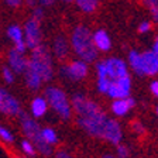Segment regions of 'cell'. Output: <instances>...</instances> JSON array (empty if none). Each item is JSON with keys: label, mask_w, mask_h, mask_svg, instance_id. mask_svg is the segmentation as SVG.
Instances as JSON below:
<instances>
[{"label": "cell", "mask_w": 158, "mask_h": 158, "mask_svg": "<svg viewBox=\"0 0 158 158\" xmlns=\"http://www.w3.org/2000/svg\"><path fill=\"white\" fill-rule=\"evenodd\" d=\"M41 21L35 20L34 17H30L24 23V43L27 45V49H31L38 47L41 44V38H43V33H41Z\"/></svg>", "instance_id": "obj_8"}, {"label": "cell", "mask_w": 158, "mask_h": 158, "mask_svg": "<svg viewBox=\"0 0 158 158\" xmlns=\"http://www.w3.org/2000/svg\"><path fill=\"white\" fill-rule=\"evenodd\" d=\"M157 117H158V106H157Z\"/></svg>", "instance_id": "obj_42"}, {"label": "cell", "mask_w": 158, "mask_h": 158, "mask_svg": "<svg viewBox=\"0 0 158 158\" xmlns=\"http://www.w3.org/2000/svg\"><path fill=\"white\" fill-rule=\"evenodd\" d=\"M141 3L148 9L152 21L158 23V0H141Z\"/></svg>", "instance_id": "obj_24"}, {"label": "cell", "mask_w": 158, "mask_h": 158, "mask_svg": "<svg viewBox=\"0 0 158 158\" xmlns=\"http://www.w3.org/2000/svg\"><path fill=\"white\" fill-rule=\"evenodd\" d=\"M127 65L128 68L131 69L133 72L138 76H144L143 72V58H141V52H138L135 49H131L127 55Z\"/></svg>", "instance_id": "obj_20"}, {"label": "cell", "mask_w": 158, "mask_h": 158, "mask_svg": "<svg viewBox=\"0 0 158 158\" xmlns=\"http://www.w3.org/2000/svg\"><path fill=\"white\" fill-rule=\"evenodd\" d=\"M71 106H72V112H75V114L78 117H83V118L95 117V116L103 113V110L100 109V106L98 103L90 100L82 93H76V95L72 96Z\"/></svg>", "instance_id": "obj_5"}, {"label": "cell", "mask_w": 158, "mask_h": 158, "mask_svg": "<svg viewBox=\"0 0 158 158\" xmlns=\"http://www.w3.org/2000/svg\"><path fill=\"white\" fill-rule=\"evenodd\" d=\"M131 130L135 133V134H138V135H141V134H144V133H145L144 124H143L141 122H138V120H135V122L131 123Z\"/></svg>", "instance_id": "obj_31"}, {"label": "cell", "mask_w": 158, "mask_h": 158, "mask_svg": "<svg viewBox=\"0 0 158 158\" xmlns=\"http://www.w3.org/2000/svg\"><path fill=\"white\" fill-rule=\"evenodd\" d=\"M48 109H49V106L44 96H35L31 100V105H30L31 116L34 118H40V117H43V116H45V113L48 112Z\"/></svg>", "instance_id": "obj_19"}, {"label": "cell", "mask_w": 158, "mask_h": 158, "mask_svg": "<svg viewBox=\"0 0 158 158\" xmlns=\"http://www.w3.org/2000/svg\"><path fill=\"white\" fill-rule=\"evenodd\" d=\"M141 58H143V72L144 76H155L158 75V56L150 51L141 52Z\"/></svg>", "instance_id": "obj_17"}, {"label": "cell", "mask_w": 158, "mask_h": 158, "mask_svg": "<svg viewBox=\"0 0 158 158\" xmlns=\"http://www.w3.org/2000/svg\"><path fill=\"white\" fill-rule=\"evenodd\" d=\"M55 2L56 0H38V4L41 7H49V6H52Z\"/></svg>", "instance_id": "obj_35"}, {"label": "cell", "mask_w": 158, "mask_h": 158, "mask_svg": "<svg viewBox=\"0 0 158 158\" xmlns=\"http://www.w3.org/2000/svg\"><path fill=\"white\" fill-rule=\"evenodd\" d=\"M44 98L47 99V103L54 112L58 114L62 120H69L72 116V106L69 102L66 93L58 86H48L44 90Z\"/></svg>", "instance_id": "obj_4"}, {"label": "cell", "mask_w": 158, "mask_h": 158, "mask_svg": "<svg viewBox=\"0 0 158 158\" xmlns=\"http://www.w3.org/2000/svg\"><path fill=\"white\" fill-rule=\"evenodd\" d=\"M0 140L4 143H9V144L14 143V134L3 124H0Z\"/></svg>", "instance_id": "obj_26"}, {"label": "cell", "mask_w": 158, "mask_h": 158, "mask_svg": "<svg viewBox=\"0 0 158 158\" xmlns=\"http://www.w3.org/2000/svg\"><path fill=\"white\" fill-rule=\"evenodd\" d=\"M7 38L13 43L14 48L20 52H27V45L24 43V33L23 28L19 26V24H11V26L7 27Z\"/></svg>", "instance_id": "obj_15"}, {"label": "cell", "mask_w": 158, "mask_h": 158, "mask_svg": "<svg viewBox=\"0 0 158 158\" xmlns=\"http://www.w3.org/2000/svg\"><path fill=\"white\" fill-rule=\"evenodd\" d=\"M130 92H131V76L126 75V76H122V78H117L114 81H112L106 95L114 100V99L128 98Z\"/></svg>", "instance_id": "obj_9"}, {"label": "cell", "mask_w": 158, "mask_h": 158, "mask_svg": "<svg viewBox=\"0 0 158 158\" xmlns=\"http://www.w3.org/2000/svg\"><path fill=\"white\" fill-rule=\"evenodd\" d=\"M43 138H44V141H45L48 145H51V147L55 145L56 143L59 141L58 134H56V131L52 127H44L43 128Z\"/></svg>", "instance_id": "obj_23"}, {"label": "cell", "mask_w": 158, "mask_h": 158, "mask_svg": "<svg viewBox=\"0 0 158 158\" xmlns=\"http://www.w3.org/2000/svg\"><path fill=\"white\" fill-rule=\"evenodd\" d=\"M93 44H95L96 49L99 52H107L112 49V38L109 35V33L103 28H99L92 33Z\"/></svg>", "instance_id": "obj_18"}, {"label": "cell", "mask_w": 158, "mask_h": 158, "mask_svg": "<svg viewBox=\"0 0 158 158\" xmlns=\"http://www.w3.org/2000/svg\"><path fill=\"white\" fill-rule=\"evenodd\" d=\"M24 81H26V85L28 89H31V90H38L40 88H41V85H43V79H41V76L38 75V73H35L33 71V69L27 68L26 71H24Z\"/></svg>", "instance_id": "obj_21"}, {"label": "cell", "mask_w": 158, "mask_h": 158, "mask_svg": "<svg viewBox=\"0 0 158 158\" xmlns=\"http://www.w3.org/2000/svg\"><path fill=\"white\" fill-rule=\"evenodd\" d=\"M4 3L9 7H11V9H17V7H20L24 3V0H4Z\"/></svg>", "instance_id": "obj_33"}, {"label": "cell", "mask_w": 158, "mask_h": 158, "mask_svg": "<svg viewBox=\"0 0 158 158\" xmlns=\"http://www.w3.org/2000/svg\"><path fill=\"white\" fill-rule=\"evenodd\" d=\"M2 76H3V79H4V82L6 83H13L14 79H16V73H14L13 69H10L9 66L3 68V71H2Z\"/></svg>", "instance_id": "obj_28"}, {"label": "cell", "mask_w": 158, "mask_h": 158, "mask_svg": "<svg viewBox=\"0 0 158 158\" xmlns=\"http://www.w3.org/2000/svg\"><path fill=\"white\" fill-rule=\"evenodd\" d=\"M116 155H117V158H128V155H130L128 147L123 144L116 145Z\"/></svg>", "instance_id": "obj_29"}, {"label": "cell", "mask_w": 158, "mask_h": 158, "mask_svg": "<svg viewBox=\"0 0 158 158\" xmlns=\"http://www.w3.org/2000/svg\"><path fill=\"white\" fill-rule=\"evenodd\" d=\"M103 158H117V157H114V155H105Z\"/></svg>", "instance_id": "obj_39"}, {"label": "cell", "mask_w": 158, "mask_h": 158, "mask_svg": "<svg viewBox=\"0 0 158 158\" xmlns=\"http://www.w3.org/2000/svg\"><path fill=\"white\" fill-rule=\"evenodd\" d=\"M24 3H26L31 10H33L34 7L40 6V4H38V0H24Z\"/></svg>", "instance_id": "obj_36"}, {"label": "cell", "mask_w": 158, "mask_h": 158, "mask_svg": "<svg viewBox=\"0 0 158 158\" xmlns=\"http://www.w3.org/2000/svg\"><path fill=\"white\" fill-rule=\"evenodd\" d=\"M69 44H71V49L79 59H82L88 64L96 61L99 51L93 44L92 31L89 30V27L83 26V24L76 26L71 33Z\"/></svg>", "instance_id": "obj_1"}, {"label": "cell", "mask_w": 158, "mask_h": 158, "mask_svg": "<svg viewBox=\"0 0 158 158\" xmlns=\"http://www.w3.org/2000/svg\"><path fill=\"white\" fill-rule=\"evenodd\" d=\"M151 51L155 54V55L158 56V35L155 37V40H154V43H152V48H151Z\"/></svg>", "instance_id": "obj_38"}, {"label": "cell", "mask_w": 158, "mask_h": 158, "mask_svg": "<svg viewBox=\"0 0 158 158\" xmlns=\"http://www.w3.org/2000/svg\"><path fill=\"white\" fill-rule=\"evenodd\" d=\"M110 82H112V79H109V78H98V82H96L98 92L106 95L109 90V86H110Z\"/></svg>", "instance_id": "obj_27"}, {"label": "cell", "mask_w": 158, "mask_h": 158, "mask_svg": "<svg viewBox=\"0 0 158 158\" xmlns=\"http://www.w3.org/2000/svg\"><path fill=\"white\" fill-rule=\"evenodd\" d=\"M69 51H71L69 40L66 38L65 35H62V34H58L52 41V55H54V58L59 59V61H65L69 55Z\"/></svg>", "instance_id": "obj_14"}, {"label": "cell", "mask_w": 158, "mask_h": 158, "mask_svg": "<svg viewBox=\"0 0 158 158\" xmlns=\"http://www.w3.org/2000/svg\"><path fill=\"white\" fill-rule=\"evenodd\" d=\"M59 73H61L64 78L72 81V82H79V81H83V79L88 76L89 65H88V62H85V61L78 58V59H73V61H71V62L61 66Z\"/></svg>", "instance_id": "obj_6"}, {"label": "cell", "mask_w": 158, "mask_h": 158, "mask_svg": "<svg viewBox=\"0 0 158 158\" xmlns=\"http://www.w3.org/2000/svg\"><path fill=\"white\" fill-rule=\"evenodd\" d=\"M152 28V23L150 20H144L141 23L138 24V33L140 34H145V33H150Z\"/></svg>", "instance_id": "obj_30"}, {"label": "cell", "mask_w": 158, "mask_h": 158, "mask_svg": "<svg viewBox=\"0 0 158 158\" xmlns=\"http://www.w3.org/2000/svg\"><path fill=\"white\" fill-rule=\"evenodd\" d=\"M21 151H23L24 157H28V158L35 157V154H37V150L34 147V144L30 140H27V138H24L23 141H21Z\"/></svg>", "instance_id": "obj_25"}, {"label": "cell", "mask_w": 158, "mask_h": 158, "mask_svg": "<svg viewBox=\"0 0 158 158\" xmlns=\"http://www.w3.org/2000/svg\"><path fill=\"white\" fill-rule=\"evenodd\" d=\"M135 106V100L133 98H123V99H114L110 106L112 113L116 117H124L126 114H128V112Z\"/></svg>", "instance_id": "obj_16"}, {"label": "cell", "mask_w": 158, "mask_h": 158, "mask_svg": "<svg viewBox=\"0 0 158 158\" xmlns=\"http://www.w3.org/2000/svg\"><path fill=\"white\" fill-rule=\"evenodd\" d=\"M103 140L110 143L112 145H118L123 140V130L120 123L116 118H107L103 130Z\"/></svg>", "instance_id": "obj_12"}, {"label": "cell", "mask_w": 158, "mask_h": 158, "mask_svg": "<svg viewBox=\"0 0 158 158\" xmlns=\"http://www.w3.org/2000/svg\"><path fill=\"white\" fill-rule=\"evenodd\" d=\"M27 68L33 69L35 73H38L43 79V82H49L52 81L55 71H54V62H52V54L45 45L40 44L38 47L31 49V54L28 56V65Z\"/></svg>", "instance_id": "obj_2"}, {"label": "cell", "mask_w": 158, "mask_h": 158, "mask_svg": "<svg viewBox=\"0 0 158 158\" xmlns=\"http://www.w3.org/2000/svg\"><path fill=\"white\" fill-rule=\"evenodd\" d=\"M20 124H21V130H23V134L26 135L27 140L34 144L37 152L43 154L44 157H48L51 155L52 150H51V145H48L43 138V128L40 127V124L37 123V120L33 117L31 114H27V113L21 112L20 113Z\"/></svg>", "instance_id": "obj_3"}, {"label": "cell", "mask_w": 158, "mask_h": 158, "mask_svg": "<svg viewBox=\"0 0 158 158\" xmlns=\"http://www.w3.org/2000/svg\"><path fill=\"white\" fill-rule=\"evenodd\" d=\"M150 92L158 99V81H152L150 83Z\"/></svg>", "instance_id": "obj_34"}, {"label": "cell", "mask_w": 158, "mask_h": 158, "mask_svg": "<svg viewBox=\"0 0 158 158\" xmlns=\"http://www.w3.org/2000/svg\"><path fill=\"white\" fill-rule=\"evenodd\" d=\"M7 58H9V68L13 69L14 73H24L28 65V56L26 55V52H20L13 47L7 54Z\"/></svg>", "instance_id": "obj_13"}, {"label": "cell", "mask_w": 158, "mask_h": 158, "mask_svg": "<svg viewBox=\"0 0 158 158\" xmlns=\"http://www.w3.org/2000/svg\"><path fill=\"white\" fill-rule=\"evenodd\" d=\"M0 112L6 116H20L23 112L20 102L14 98L11 93H9L6 89H0Z\"/></svg>", "instance_id": "obj_10"}, {"label": "cell", "mask_w": 158, "mask_h": 158, "mask_svg": "<svg viewBox=\"0 0 158 158\" xmlns=\"http://www.w3.org/2000/svg\"><path fill=\"white\" fill-rule=\"evenodd\" d=\"M55 158H73L72 155H69L66 151H58L55 154Z\"/></svg>", "instance_id": "obj_37"}, {"label": "cell", "mask_w": 158, "mask_h": 158, "mask_svg": "<svg viewBox=\"0 0 158 158\" xmlns=\"http://www.w3.org/2000/svg\"><path fill=\"white\" fill-rule=\"evenodd\" d=\"M31 11H33L31 17H34V19L38 20V21H41V20H43V17H44V7L37 6V7H34Z\"/></svg>", "instance_id": "obj_32"}, {"label": "cell", "mask_w": 158, "mask_h": 158, "mask_svg": "<svg viewBox=\"0 0 158 158\" xmlns=\"http://www.w3.org/2000/svg\"><path fill=\"white\" fill-rule=\"evenodd\" d=\"M62 2H73V0H62Z\"/></svg>", "instance_id": "obj_41"}, {"label": "cell", "mask_w": 158, "mask_h": 158, "mask_svg": "<svg viewBox=\"0 0 158 158\" xmlns=\"http://www.w3.org/2000/svg\"><path fill=\"white\" fill-rule=\"evenodd\" d=\"M76 6L83 13H95L96 9L99 7V0H75Z\"/></svg>", "instance_id": "obj_22"}, {"label": "cell", "mask_w": 158, "mask_h": 158, "mask_svg": "<svg viewBox=\"0 0 158 158\" xmlns=\"http://www.w3.org/2000/svg\"><path fill=\"white\" fill-rule=\"evenodd\" d=\"M105 65H106V71H107L109 79H112V81L128 75V65L124 59H122V58H116V56H113V58H106Z\"/></svg>", "instance_id": "obj_11"}, {"label": "cell", "mask_w": 158, "mask_h": 158, "mask_svg": "<svg viewBox=\"0 0 158 158\" xmlns=\"http://www.w3.org/2000/svg\"><path fill=\"white\" fill-rule=\"evenodd\" d=\"M107 118L109 117L103 112L100 114L95 116V117H89V118L78 117V124L89 135L96 138H103V130H105V124L107 122Z\"/></svg>", "instance_id": "obj_7"}, {"label": "cell", "mask_w": 158, "mask_h": 158, "mask_svg": "<svg viewBox=\"0 0 158 158\" xmlns=\"http://www.w3.org/2000/svg\"><path fill=\"white\" fill-rule=\"evenodd\" d=\"M14 158H28V157H20V155H14Z\"/></svg>", "instance_id": "obj_40"}]
</instances>
